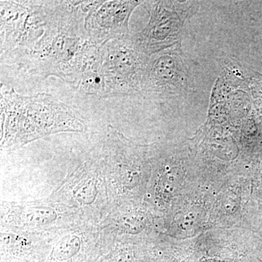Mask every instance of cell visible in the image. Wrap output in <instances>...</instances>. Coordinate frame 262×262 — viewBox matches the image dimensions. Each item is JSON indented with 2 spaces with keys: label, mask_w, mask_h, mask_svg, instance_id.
<instances>
[{
  "label": "cell",
  "mask_w": 262,
  "mask_h": 262,
  "mask_svg": "<svg viewBox=\"0 0 262 262\" xmlns=\"http://www.w3.org/2000/svg\"><path fill=\"white\" fill-rule=\"evenodd\" d=\"M48 24L42 37L27 51L11 57L33 75L55 77L76 88L84 52L91 43L84 27L94 1L46 2Z\"/></svg>",
  "instance_id": "cell-1"
},
{
  "label": "cell",
  "mask_w": 262,
  "mask_h": 262,
  "mask_svg": "<svg viewBox=\"0 0 262 262\" xmlns=\"http://www.w3.org/2000/svg\"><path fill=\"white\" fill-rule=\"evenodd\" d=\"M86 127L78 114L51 95L25 96L2 90V149H15L57 133L83 132Z\"/></svg>",
  "instance_id": "cell-2"
},
{
  "label": "cell",
  "mask_w": 262,
  "mask_h": 262,
  "mask_svg": "<svg viewBox=\"0 0 262 262\" xmlns=\"http://www.w3.org/2000/svg\"><path fill=\"white\" fill-rule=\"evenodd\" d=\"M92 149L83 160L72 163L70 171L57 189L54 203L68 207L89 220H99L110 213L113 200L108 188L102 154Z\"/></svg>",
  "instance_id": "cell-3"
},
{
  "label": "cell",
  "mask_w": 262,
  "mask_h": 262,
  "mask_svg": "<svg viewBox=\"0 0 262 262\" xmlns=\"http://www.w3.org/2000/svg\"><path fill=\"white\" fill-rule=\"evenodd\" d=\"M149 58L136 47L133 34L103 44L104 97L141 92Z\"/></svg>",
  "instance_id": "cell-4"
},
{
  "label": "cell",
  "mask_w": 262,
  "mask_h": 262,
  "mask_svg": "<svg viewBox=\"0 0 262 262\" xmlns=\"http://www.w3.org/2000/svg\"><path fill=\"white\" fill-rule=\"evenodd\" d=\"M149 13L145 28L133 34L139 51L151 56L181 43L186 19L195 13V2H144Z\"/></svg>",
  "instance_id": "cell-5"
},
{
  "label": "cell",
  "mask_w": 262,
  "mask_h": 262,
  "mask_svg": "<svg viewBox=\"0 0 262 262\" xmlns=\"http://www.w3.org/2000/svg\"><path fill=\"white\" fill-rule=\"evenodd\" d=\"M191 88L190 75L181 43L149 56L141 92L154 98L168 99L187 94Z\"/></svg>",
  "instance_id": "cell-6"
},
{
  "label": "cell",
  "mask_w": 262,
  "mask_h": 262,
  "mask_svg": "<svg viewBox=\"0 0 262 262\" xmlns=\"http://www.w3.org/2000/svg\"><path fill=\"white\" fill-rule=\"evenodd\" d=\"M142 1H102L85 18L84 27L90 40L103 45L131 34L128 23L136 7Z\"/></svg>",
  "instance_id": "cell-7"
},
{
  "label": "cell",
  "mask_w": 262,
  "mask_h": 262,
  "mask_svg": "<svg viewBox=\"0 0 262 262\" xmlns=\"http://www.w3.org/2000/svg\"><path fill=\"white\" fill-rule=\"evenodd\" d=\"M56 205V203L51 205L31 203L14 205L8 208V224L15 229L27 231L41 230L61 225L59 222L67 220L61 215V208L64 206Z\"/></svg>",
  "instance_id": "cell-8"
},
{
  "label": "cell",
  "mask_w": 262,
  "mask_h": 262,
  "mask_svg": "<svg viewBox=\"0 0 262 262\" xmlns=\"http://www.w3.org/2000/svg\"><path fill=\"white\" fill-rule=\"evenodd\" d=\"M75 89L84 94L104 97L102 45L91 43L84 52L80 78Z\"/></svg>",
  "instance_id": "cell-9"
},
{
  "label": "cell",
  "mask_w": 262,
  "mask_h": 262,
  "mask_svg": "<svg viewBox=\"0 0 262 262\" xmlns=\"http://www.w3.org/2000/svg\"><path fill=\"white\" fill-rule=\"evenodd\" d=\"M80 238H67V241H61L55 248V257L61 261L70 259L80 251Z\"/></svg>",
  "instance_id": "cell-10"
}]
</instances>
